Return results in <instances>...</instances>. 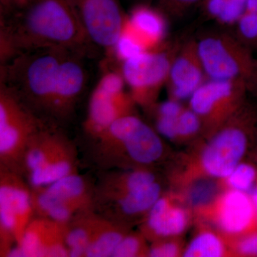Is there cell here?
Returning a JSON list of instances; mask_svg holds the SVG:
<instances>
[{
	"label": "cell",
	"mask_w": 257,
	"mask_h": 257,
	"mask_svg": "<svg viewBox=\"0 0 257 257\" xmlns=\"http://www.w3.org/2000/svg\"><path fill=\"white\" fill-rule=\"evenodd\" d=\"M100 216L93 209L81 211L66 224L69 257H85L86 251Z\"/></svg>",
	"instance_id": "21"
},
{
	"label": "cell",
	"mask_w": 257,
	"mask_h": 257,
	"mask_svg": "<svg viewBox=\"0 0 257 257\" xmlns=\"http://www.w3.org/2000/svg\"><path fill=\"white\" fill-rule=\"evenodd\" d=\"M196 40L207 79L241 83L257 96V60L251 48L224 30L204 32Z\"/></svg>",
	"instance_id": "4"
},
{
	"label": "cell",
	"mask_w": 257,
	"mask_h": 257,
	"mask_svg": "<svg viewBox=\"0 0 257 257\" xmlns=\"http://www.w3.org/2000/svg\"><path fill=\"white\" fill-rule=\"evenodd\" d=\"M150 248H146L143 235L128 232L120 241L112 257L149 256Z\"/></svg>",
	"instance_id": "26"
},
{
	"label": "cell",
	"mask_w": 257,
	"mask_h": 257,
	"mask_svg": "<svg viewBox=\"0 0 257 257\" xmlns=\"http://www.w3.org/2000/svg\"><path fill=\"white\" fill-rule=\"evenodd\" d=\"M93 45L113 57L127 14L120 0H69Z\"/></svg>",
	"instance_id": "11"
},
{
	"label": "cell",
	"mask_w": 257,
	"mask_h": 257,
	"mask_svg": "<svg viewBox=\"0 0 257 257\" xmlns=\"http://www.w3.org/2000/svg\"><path fill=\"white\" fill-rule=\"evenodd\" d=\"M254 216L251 198L244 192L233 189L221 199L218 217L221 229L226 232H243L248 229Z\"/></svg>",
	"instance_id": "19"
},
{
	"label": "cell",
	"mask_w": 257,
	"mask_h": 257,
	"mask_svg": "<svg viewBox=\"0 0 257 257\" xmlns=\"http://www.w3.org/2000/svg\"><path fill=\"white\" fill-rule=\"evenodd\" d=\"M84 56L67 52L61 62L51 104L49 121L60 126L72 118L87 82Z\"/></svg>",
	"instance_id": "14"
},
{
	"label": "cell",
	"mask_w": 257,
	"mask_h": 257,
	"mask_svg": "<svg viewBox=\"0 0 257 257\" xmlns=\"http://www.w3.org/2000/svg\"><path fill=\"white\" fill-rule=\"evenodd\" d=\"M202 122L199 116L190 108L183 109L177 119L178 136H192L199 131Z\"/></svg>",
	"instance_id": "28"
},
{
	"label": "cell",
	"mask_w": 257,
	"mask_h": 257,
	"mask_svg": "<svg viewBox=\"0 0 257 257\" xmlns=\"http://www.w3.org/2000/svg\"><path fill=\"white\" fill-rule=\"evenodd\" d=\"M248 0H204L202 6L209 19L224 26H235L246 10Z\"/></svg>",
	"instance_id": "23"
},
{
	"label": "cell",
	"mask_w": 257,
	"mask_h": 257,
	"mask_svg": "<svg viewBox=\"0 0 257 257\" xmlns=\"http://www.w3.org/2000/svg\"><path fill=\"white\" fill-rule=\"evenodd\" d=\"M178 247L173 242L157 241L150 248L149 256L173 257L177 256Z\"/></svg>",
	"instance_id": "29"
},
{
	"label": "cell",
	"mask_w": 257,
	"mask_h": 257,
	"mask_svg": "<svg viewBox=\"0 0 257 257\" xmlns=\"http://www.w3.org/2000/svg\"><path fill=\"white\" fill-rule=\"evenodd\" d=\"M135 4H139V3H144V4H152V2L154 0H132Z\"/></svg>",
	"instance_id": "33"
},
{
	"label": "cell",
	"mask_w": 257,
	"mask_h": 257,
	"mask_svg": "<svg viewBox=\"0 0 257 257\" xmlns=\"http://www.w3.org/2000/svg\"><path fill=\"white\" fill-rule=\"evenodd\" d=\"M179 44L167 40L157 48L120 62L119 72L136 104L150 109L155 105L161 89L167 84Z\"/></svg>",
	"instance_id": "6"
},
{
	"label": "cell",
	"mask_w": 257,
	"mask_h": 257,
	"mask_svg": "<svg viewBox=\"0 0 257 257\" xmlns=\"http://www.w3.org/2000/svg\"><path fill=\"white\" fill-rule=\"evenodd\" d=\"M119 70L107 69L93 89L83 132L87 139L94 138L102 133L116 120L133 114L136 104Z\"/></svg>",
	"instance_id": "9"
},
{
	"label": "cell",
	"mask_w": 257,
	"mask_h": 257,
	"mask_svg": "<svg viewBox=\"0 0 257 257\" xmlns=\"http://www.w3.org/2000/svg\"><path fill=\"white\" fill-rule=\"evenodd\" d=\"M187 216L181 208L175 207L167 198L161 197L149 211L145 234L155 237H167L182 233L187 226Z\"/></svg>",
	"instance_id": "20"
},
{
	"label": "cell",
	"mask_w": 257,
	"mask_h": 257,
	"mask_svg": "<svg viewBox=\"0 0 257 257\" xmlns=\"http://www.w3.org/2000/svg\"><path fill=\"white\" fill-rule=\"evenodd\" d=\"M248 92L241 83L207 79L189 98V108L202 124H221L243 105Z\"/></svg>",
	"instance_id": "13"
},
{
	"label": "cell",
	"mask_w": 257,
	"mask_h": 257,
	"mask_svg": "<svg viewBox=\"0 0 257 257\" xmlns=\"http://www.w3.org/2000/svg\"><path fill=\"white\" fill-rule=\"evenodd\" d=\"M167 18L152 4H135L127 14L125 26L133 32L147 50L167 42Z\"/></svg>",
	"instance_id": "18"
},
{
	"label": "cell",
	"mask_w": 257,
	"mask_h": 257,
	"mask_svg": "<svg viewBox=\"0 0 257 257\" xmlns=\"http://www.w3.org/2000/svg\"><path fill=\"white\" fill-rule=\"evenodd\" d=\"M222 241L215 234L202 233L193 239L184 253L186 257H219L224 253Z\"/></svg>",
	"instance_id": "24"
},
{
	"label": "cell",
	"mask_w": 257,
	"mask_h": 257,
	"mask_svg": "<svg viewBox=\"0 0 257 257\" xmlns=\"http://www.w3.org/2000/svg\"><path fill=\"white\" fill-rule=\"evenodd\" d=\"M251 202H252L253 209H254L255 214L257 216V187L253 192L251 196Z\"/></svg>",
	"instance_id": "32"
},
{
	"label": "cell",
	"mask_w": 257,
	"mask_h": 257,
	"mask_svg": "<svg viewBox=\"0 0 257 257\" xmlns=\"http://www.w3.org/2000/svg\"><path fill=\"white\" fill-rule=\"evenodd\" d=\"M232 121L234 124L230 122L216 135L203 154V167L213 177H227L239 165L247 149L256 115L243 104L234 113Z\"/></svg>",
	"instance_id": "10"
},
{
	"label": "cell",
	"mask_w": 257,
	"mask_h": 257,
	"mask_svg": "<svg viewBox=\"0 0 257 257\" xmlns=\"http://www.w3.org/2000/svg\"><path fill=\"white\" fill-rule=\"evenodd\" d=\"M238 251L243 256H257V231L241 240Z\"/></svg>",
	"instance_id": "30"
},
{
	"label": "cell",
	"mask_w": 257,
	"mask_h": 257,
	"mask_svg": "<svg viewBox=\"0 0 257 257\" xmlns=\"http://www.w3.org/2000/svg\"><path fill=\"white\" fill-rule=\"evenodd\" d=\"M67 52L44 49L20 54L0 65V82L4 83L34 112L50 123L49 115L59 69Z\"/></svg>",
	"instance_id": "3"
},
{
	"label": "cell",
	"mask_w": 257,
	"mask_h": 257,
	"mask_svg": "<svg viewBox=\"0 0 257 257\" xmlns=\"http://www.w3.org/2000/svg\"><path fill=\"white\" fill-rule=\"evenodd\" d=\"M78 150L75 144L62 132L55 150L44 165L26 180L32 188L45 187L78 172Z\"/></svg>",
	"instance_id": "17"
},
{
	"label": "cell",
	"mask_w": 257,
	"mask_h": 257,
	"mask_svg": "<svg viewBox=\"0 0 257 257\" xmlns=\"http://www.w3.org/2000/svg\"><path fill=\"white\" fill-rule=\"evenodd\" d=\"M94 182L72 174L45 187L32 188L35 216L69 222L76 214L93 209Z\"/></svg>",
	"instance_id": "8"
},
{
	"label": "cell",
	"mask_w": 257,
	"mask_h": 257,
	"mask_svg": "<svg viewBox=\"0 0 257 257\" xmlns=\"http://www.w3.org/2000/svg\"><path fill=\"white\" fill-rule=\"evenodd\" d=\"M204 0H154L155 6L167 20H179L198 6H202Z\"/></svg>",
	"instance_id": "25"
},
{
	"label": "cell",
	"mask_w": 257,
	"mask_h": 257,
	"mask_svg": "<svg viewBox=\"0 0 257 257\" xmlns=\"http://www.w3.org/2000/svg\"><path fill=\"white\" fill-rule=\"evenodd\" d=\"M128 232L126 226L116 224L100 216L86 251L85 257H112L120 241Z\"/></svg>",
	"instance_id": "22"
},
{
	"label": "cell",
	"mask_w": 257,
	"mask_h": 257,
	"mask_svg": "<svg viewBox=\"0 0 257 257\" xmlns=\"http://www.w3.org/2000/svg\"><path fill=\"white\" fill-rule=\"evenodd\" d=\"M50 124L0 82V167L22 175L29 144Z\"/></svg>",
	"instance_id": "5"
},
{
	"label": "cell",
	"mask_w": 257,
	"mask_h": 257,
	"mask_svg": "<svg viewBox=\"0 0 257 257\" xmlns=\"http://www.w3.org/2000/svg\"><path fill=\"white\" fill-rule=\"evenodd\" d=\"M256 177V173L253 167L239 164L228 176V183L234 190L245 192L251 188Z\"/></svg>",
	"instance_id": "27"
},
{
	"label": "cell",
	"mask_w": 257,
	"mask_h": 257,
	"mask_svg": "<svg viewBox=\"0 0 257 257\" xmlns=\"http://www.w3.org/2000/svg\"><path fill=\"white\" fill-rule=\"evenodd\" d=\"M35 216L32 188L18 172L0 167V256L8 257Z\"/></svg>",
	"instance_id": "7"
},
{
	"label": "cell",
	"mask_w": 257,
	"mask_h": 257,
	"mask_svg": "<svg viewBox=\"0 0 257 257\" xmlns=\"http://www.w3.org/2000/svg\"><path fill=\"white\" fill-rule=\"evenodd\" d=\"M164 153L160 135L135 113L122 116L94 138L87 139L86 155L98 171L145 168Z\"/></svg>",
	"instance_id": "2"
},
{
	"label": "cell",
	"mask_w": 257,
	"mask_h": 257,
	"mask_svg": "<svg viewBox=\"0 0 257 257\" xmlns=\"http://www.w3.org/2000/svg\"><path fill=\"white\" fill-rule=\"evenodd\" d=\"M66 224L48 218L34 216L21 241L11 250L8 257H69Z\"/></svg>",
	"instance_id": "15"
},
{
	"label": "cell",
	"mask_w": 257,
	"mask_h": 257,
	"mask_svg": "<svg viewBox=\"0 0 257 257\" xmlns=\"http://www.w3.org/2000/svg\"><path fill=\"white\" fill-rule=\"evenodd\" d=\"M207 79L196 38L179 44L166 84L170 99L177 101L189 99Z\"/></svg>",
	"instance_id": "16"
},
{
	"label": "cell",
	"mask_w": 257,
	"mask_h": 257,
	"mask_svg": "<svg viewBox=\"0 0 257 257\" xmlns=\"http://www.w3.org/2000/svg\"><path fill=\"white\" fill-rule=\"evenodd\" d=\"M156 182L143 188L94 189L93 210L104 219L128 227L132 219L147 215L161 197Z\"/></svg>",
	"instance_id": "12"
},
{
	"label": "cell",
	"mask_w": 257,
	"mask_h": 257,
	"mask_svg": "<svg viewBox=\"0 0 257 257\" xmlns=\"http://www.w3.org/2000/svg\"><path fill=\"white\" fill-rule=\"evenodd\" d=\"M30 0H0V15H8L25 6Z\"/></svg>",
	"instance_id": "31"
},
{
	"label": "cell",
	"mask_w": 257,
	"mask_h": 257,
	"mask_svg": "<svg viewBox=\"0 0 257 257\" xmlns=\"http://www.w3.org/2000/svg\"><path fill=\"white\" fill-rule=\"evenodd\" d=\"M94 47L69 0H30L0 15V65L30 51L57 49L84 57Z\"/></svg>",
	"instance_id": "1"
}]
</instances>
